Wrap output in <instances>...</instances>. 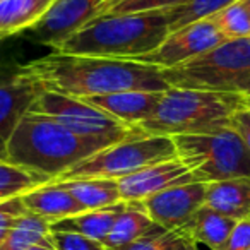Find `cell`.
<instances>
[{"instance_id":"obj_1","label":"cell","mask_w":250,"mask_h":250,"mask_svg":"<svg viewBox=\"0 0 250 250\" xmlns=\"http://www.w3.org/2000/svg\"><path fill=\"white\" fill-rule=\"evenodd\" d=\"M22 72L38 81L45 91L74 98L170 89L160 67L134 60L52 52L26 62Z\"/></svg>"},{"instance_id":"obj_2","label":"cell","mask_w":250,"mask_h":250,"mask_svg":"<svg viewBox=\"0 0 250 250\" xmlns=\"http://www.w3.org/2000/svg\"><path fill=\"white\" fill-rule=\"evenodd\" d=\"M108 146V141L77 136L55 118L28 111L9 141L7 161L55 182Z\"/></svg>"},{"instance_id":"obj_3","label":"cell","mask_w":250,"mask_h":250,"mask_svg":"<svg viewBox=\"0 0 250 250\" xmlns=\"http://www.w3.org/2000/svg\"><path fill=\"white\" fill-rule=\"evenodd\" d=\"M168 35L167 12L98 16L53 48V52L136 60L154 52Z\"/></svg>"},{"instance_id":"obj_4","label":"cell","mask_w":250,"mask_h":250,"mask_svg":"<svg viewBox=\"0 0 250 250\" xmlns=\"http://www.w3.org/2000/svg\"><path fill=\"white\" fill-rule=\"evenodd\" d=\"M249 106L242 94L170 87L154 113L137 127L146 136H197L231 127L240 110Z\"/></svg>"},{"instance_id":"obj_5","label":"cell","mask_w":250,"mask_h":250,"mask_svg":"<svg viewBox=\"0 0 250 250\" xmlns=\"http://www.w3.org/2000/svg\"><path fill=\"white\" fill-rule=\"evenodd\" d=\"M170 87L250 98V38L228 40L173 69H161Z\"/></svg>"},{"instance_id":"obj_6","label":"cell","mask_w":250,"mask_h":250,"mask_svg":"<svg viewBox=\"0 0 250 250\" xmlns=\"http://www.w3.org/2000/svg\"><path fill=\"white\" fill-rule=\"evenodd\" d=\"M177 158L182 160L199 182L250 178V151L233 127L197 136H175Z\"/></svg>"},{"instance_id":"obj_7","label":"cell","mask_w":250,"mask_h":250,"mask_svg":"<svg viewBox=\"0 0 250 250\" xmlns=\"http://www.w3.org/2000/svg\"><path fill=\"white\" fill-rule=\"evenodd\" d=\"M177 158L173 137L137 136L111 144L96 154L86 158L55 182L81 180V178H111L118 180L151 165Z\"/></svg>"},{"instance_id":"obj_8","label":"cell","mask_w":250,"mask_h":250,"mask_svg":"<svg viewBox=\"0 0 250 250\" xmlns=\"http://www.w3.org/2000/svg\"><path fill=\"white\" fill-rule=\"evenodd\" d=\"M29 111L55 118L77 136L108 141L111 144L137 136H146L139 127H132L125 122L117 120L115 117L91 106L79 98L65 96L52 91H43Z\"/></svg>"},{"instance_id":"obj_9","label":"cell","mask_w":250,"mask_h":250,"mask_svg":"<svg viewBox=\"0 0 250 250\" xmlns=\"http://www.w3.org/2000/svg\"><path fill=\"white\" fill-rule=\"evenodd\" d=\"M225 42L228 40L218 31L211 19L206 18L171 31L154 52L139 57L134 62L149 63L160 69H173Z\"/></svg>"},{"instance_id":"obj_10","label":"cell","mask_w":250,"mask_h":250,"mask_svg":"<svg viewBox=\"0 0 250 250\" xmlns=\"http://www.w3.org/2000/svg\"><path fill=\"white\" fill-rule=\"evenodd\" d=\"M104 0H55L33 28L24 31L31 42L53 48L98 18Z\"/></svg>"},{"instance_id":"obj_11","label":"cell","mask_w":250,"mask_h":250,"mask_svg":"<svg viewBox=\"0 0 250 250\" xmlns=\"http://www.w3.org/2000/svg\"><path fill=\"white\" fill-rule=\"evenodd\" d=\"M206 190L208 184L204 182L175 185L144 199L141 206L158 226L167 231H175L204 206Z\"/></svg>"},{"instance_id":"obj_12","label":"cell","mask_w":250,"mask_h":250,"mask_svg":"<svg viewBox=\"0 0 250 250\" xmlns=\"http://www.w3.org/2000/svg\"><path fill=\"white\" fill-rule=\"evenodd\" d=\"M192 182H199L197 177L184 161L173 158L118 178L117 184L124 202H143L144 199L158 192H163L175 185L192 184Z\"/></svg>"},{"instance_id":"obj_13","label":"cell","mask_w":250,"mask_h":250,"mask_svg":"<svg viewBox=\"0 0 250 250\" xmlns=\"http://www.w3.org/2000/svg\"><path fill=\"white\" fill-rule=\"evenodd\" d=\"M43 91L45 87L22 70L0 83V161H7V146L16 127Z\"/></svg>"},{"instance_id":"obj_14","label":"cell","mask_w":250,"mask_h":250,"mask_svg":"<svg viewBox=\"0 0 250 250\" xmlns=\"http://www.w3.org/2000/svg\"><path fill=\"white\" fill-rule=\"evenodd\" d=\"M165 91H125L117 94L79 98L87 104L111 115L127 125L137 127L154 113Z\"/></svg>"},{"instance_id":"obj_15","label":"cell","mask_w":250,"mask_h":250,"mask_svg":"<svg viewBox=\"0 0 250 250\" xmlns=\"http://www.w3.org/2000/svg\"><path fill=\"white\" fill-rule=\"evenodd\" d=\"M21 199L26 211L48 219L52 225L86 211L67 188H63L55 182L42 185V187L24 194Z\"/></svg>"},{"instance_id":"obj_16","label":"cell","mask_w":250,"mask_h":250,"mask_svg":"<svg viewBox=\"0 0 250 250\" xmlns=\"http://www.w3.org/2000/svg\"><path fill=\"white\" fill-rule=\"evenodd\" d=\"M204 206L235 221L250 218V178H229L208 184Z\"/></svg>"},{"instance_id":"obj_17","label":"cell","mask_w":250,"mask_h":250,"mask_svg":"<svg viewBox=\"0 0 250 250\" xmlns=\"http://www.w3.org/2000/svg\"><path fill=\"white\" fill-rule=\"evenodd\" d=\"M235 225V219L202 206L178 231L194 245L202 243L211 250H221Z\"/></svg>"},{"instance_id":"obj_18","label":"cell","mask_w":250,"mask_h":250,"mask_svg":"<svg viewBox=\"0 0 250 250\" xmlns=\"http://www.w3.org/2000/svg\"><path fill=\"white\" fill-rule=\"evenodd\" d=\"M160 231H167V229L158 226L146 214L141 202H127L125 209L118 214L110 235L104 238L103 243L111 250H122L137 240Z\"/></svg>"},{"instance_id":"obj_19","label":"cell","mask_w":250,"mask_h":250,"mask_svg":"<svg viewBox=\"0 0 250 250\" xmlns=\"http://www.w3.org/2000/svg\"><path fill=\"white\" fill-rule=\"evenodd\" d=\"M127 202H118L110 208L94 209V211H84L81 214L70 216L62 221H57L52 225V231H69L79 233L87 238L104 242L117 221L118 214L125 209Z\"/></svg>"},{"instance_id":"obj_20","label":"cell","mask_w":250,"mask_h":250,"mask_svg":"<svg viewBox=\"0 0 250 250\" xmlns=\"http://www.w3.org/2000/svg\"><path fill=\"white\" fill-rule=\"evenodd\" d=\"M53 2L55 0H2L0 2V43L33 28Z\"/></svg>"},{"instance_id":"obj_21","label":"cell","mask_w":250,"mask_h":250,"mask_svg":"<svg viewBox=\"0 0 250 250\" xmlns=\"http://www.w3.org/2000/svg\"><path fill=\"white\" fill-rule=\"evenodd\" d=\"M70 192L86 211L103 209L124 202L118 192L117 180L111 178H81V180L55 182Z\"/></svg>"},{"instance_id":"obj_22","label":"cell","mask_w":250,"mask_h":250,"mask_svg":"<svg viewBox=\"0 0 250 250\" xmlns=\"http://www.w3.org/2000/svg\"><path fill=\"white\" fill-rule=\"evenodd\" d=\"M52 240V223L38 214L26 211L16 221L0 250H28L38 243Z\"/></svg>"},{"instance_id":"obj_23","label":"cell","mask_w":250,"mask_h":250,"mask_svg":"<svg viewBox=\"0 0 250 250\" xmlns=\"http://www.w3.org/2000/svg\"><path fill=\"white\" fill-rule=\"evenodd\" d=\"M46 184H50V180L42 175L24 170L9 161H0V202L22 197L24 194Z\"/></svg>"},{"instance_id":"obj_24","label":"cell","mask_w":250,"mask_h":250,"mask_svg":"<svg viewBox=\"0 0 250 250\" xmlns=\"http://www.w3.org/2000/svg\"><path fill=\"white\" fill-rule=\"evenodd\" d=\"M233 2H238V0H188L187 4L180 5V7L167 11L170 33L178 28H184L190 22L211 18L212 14L231 5Z\"/></svg>"},{"instance_id":"obj_25","label":"cell","mask_w":250,"mask_h":250,"mask_svg":"<svg viewBox=\"0 0 250 250\" xmlns=\"http://www.w3.org/2000/svg\"><path fill=\"white\" fill-rule=\"evenodd\" d=\"M209 19L226 40L250 38V12L243 0L233 2L223 11L212 14Z\"/></svg>"},{"instance_id":"obj_26","label":"cell","mask_w":250,"mask_h":250,"mask_svg":"<svg viewBox=\"0 0 250 250\" xmlns=\"http://www.w3.org/2000/svg\"><path fill=\"white\" fill-rule=\"evenodd\" d=\"M188 0H104L98 16H125L143 12H167L187 4Z\"/></svg>"},{"instance_id":"obj_27","label":"cell","mask_w":250,"mask_h":250,"mask_svg":"<svg viewBox=\"0 0 250 250\" xmlns=\"http://www.w3.org/2000/svg\"><path fill=\"white\" fill-rule=\"evenodd\" d=\"M182 240H184V235L178 229L160 231L146 236V238L137 240V242L130 243L122 250H177L180 247Z\"/></svg>"},{"instance_id":"obj_28","label":"cell","mask_w":250,"mask_h":250,"mask_svg":"<svg viewBox=\"0 0 250 250\" xmlns=\"http://www.w3.org/2000/svg\"><path fill=\"white\" fill-rule=\"evenodd\" d=\"M52 240L57 250H111L103 242L87 238L79 233L52 231Z\"/></svg>"},{"instance_id":"obj_29","label":"cell","mask_w":250,"mask_h":250,"mask_svg":"<svg viewBox=\"0 0 250 250\" xmlns=\"http://www.w3.org/2000/svg\"><path fill=\"white\" fill-rule=\"evenodd\" d=\"M26 212V208L22 204L21 197L9 199V201L0 202V245L7 238L9 231L16 225L19 218Z\"/></svg>"},{"instance_id":"obj_30","label":"cell","mask_w":250,"mask_h":250,"mask_svg":"<svg viewBox=\"0 0 250 250\" xmlns=\"http://www.w3.org/2000/svg\"><path fill=\"white\" fill-rule=\"evenodd\" d=\"M250 249V218L236 221L228 240L221 250H249Z\"/></svg>"},{"instance_id":"obj_31","label":"cell","mask_w":250,"mask_h":250,"mask_svg":"<svg viewBox=\"0 0 250 250\" xmlns=\"http://www.w3.org/2000/svg\"><path fill=\"white\" fill-rule=\"evenodd\" d=\"M231 127L238 132V136L245 143L247 149L250 151V106L243 108V110H240L235 115V118L231 122Z\"/></svg>"},{"instance_id":"obj_32","label":"cell","mask_w":250,"mask_h":250,"mask_svg":"<svg viewBox=\"0 0 250 250\" xmlns=\"http://www.w3.org/2000/svg\"><path fill=\"white\" fill-rule=\"evenodd\" d=\"M22 65H24V63H22ZM22 65L16 62L14 59H9V57L0 53V83L19 76L22 70Z\"/></svg>"},{"instance_id":"obj_33","label":"cell","mask_w":250,"mask_h":250,"mask_svg":"<svg viewBox=\"0 0 250 250\" xmlns=\"http://www.w3.org/2000/svg\"><path fill=\"white\" fill-rule=\"evenodd\" d=\"M28 250H57L55 243H53V240H50V242H45V243H38V245L31 247V249Z\"/></svg>"},{"instance_id":"obj_34","label":"cell","mask_w":250,"mask_h":250,"mask_svg":"<svg viewBox=\"0 0 250 250\" xmlns=\"http://www.w3.org/2000/svg\"><path fill=\"white\" fill-rule=\"evenodd\" d=\"M177 250H195V245H194V243H192V242H188V240L184 236V240H182L180 247H178Z\"/></svg>"},{"instance_id":"obj_35","label":"cell","mask_w":250,"mask_h":250,"mask_svg":"<svg viewBox=\"0 0 250 250\" xmlns=\"http://www.w3.org/2000/svg\"><path fill=\"white\" fill-rule=\"evenodd\" d=\"M243 2H245L247 9H249V12H250V0H243Z\"/></svg>"},{"instance_id":"obj_36","label":"cell","mask_w":250,"mask_h":250,"mask_svg":"<svg viewBox=\"0 0 250 250\" xmlns=\"http://www.w3.org/2000/svg\"><path fill=\"white\" fill-rule=\"evenodd\" d=\"M249 106H250V98H249Z\"/></svg>"},{"instance_id":"obj_37","label":"cell","mask_w":250,"mask_h":250,"mask_svg":"<svg viewBox=\"0 0 250 250\" xmlns=\"http://www.w3.org/2000/svg\"><path fill=\"white\" fill-rule=\"evenodd\" d=\"M0 2H2V0H0Z\"/></svg>"},{"instance_id":"obj_38","label":"cell","mask_w":250,"mask_h":250,"mask_svg":"<svg viewBox=\"0 0 250 250\" xmlns=\"http://www.w3.org/2000/svg\"><path fill=\"white\" fill-rule=\"evenodd\" d=\"M249 250H250V249H249Z\"/></svg>"}]
</instances>
